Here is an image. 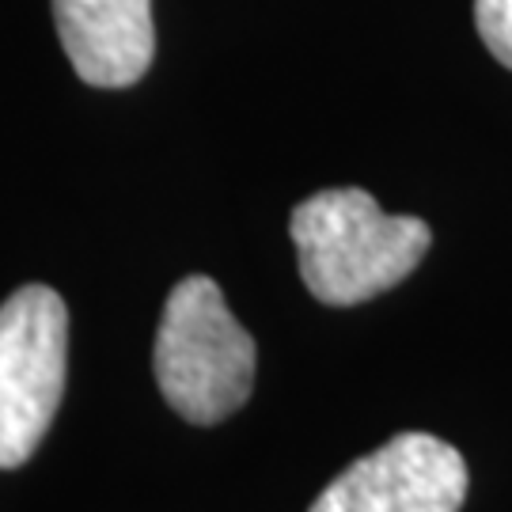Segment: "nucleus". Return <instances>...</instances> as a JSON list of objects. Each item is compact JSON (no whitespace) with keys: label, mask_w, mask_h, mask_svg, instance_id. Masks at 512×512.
Instances as JSON below:
<instances>
[{"label":"nucleus","mask_w":512,"mask_h":512,"mask_svg":"<svg viewBox=\"0 0 512 512\" xmlns=\"http://www.w3.org/2000/svg\"><path fill=\"white\" fill-rule=\"evenodd\" d=\"M308 293L353 308L395 289L418 270L433 232L421 217H391L361 186L319 190L289 217Z\"/></svg>","instance_id":"nucleus-1"},{"label":"nucleus","mask_w":512,"mask_h":512,"mask_svg":"<svg viewBox=\"0 0 512 512\" xmlns=\"http://www.w3.org/2000/svg\"><path fill=\"white\" fill-rule=\"evenodd\" d=\"M152 365L164 403L179 418L217 425L251 399L258 349L217 281L190 274L164 300Z\"/></svg>","instance_id":"nucleus-2"},{"label":"nucleus","mask_w":512,"mask_h":512,"mask_svg":"<svg viewBox=\"0 0 512 512\" xmlns=\"http://www.w3.org/2000/svg\"><path fill=\"white\" fill-rule=\"evenodd\" d=\"M69 372V308L50 285L0 304V471L23 467L50 433Z\"/></svg>","instance_id":"nucleus-3"},{"label":"nucleus","mask_w":512,"mask_h":512,"mask_svg":"<svg viewBox=\"0 0 512 512\" xmlns=\"http://www.w3.org/2000/svg\"><path fill=\"white\" fill-rule=\"evenodd\" d=\"M467 463L433 433H399L349 463L308 512H459Z\"/></svg>","instance_id":"nucleus-4"},{"label":"nucleus","mask_w":512,"mask_h":512,"mask_svg":"<svg viewBox=\"0 0 512 512\" xmlns=\"http://www.w3.org/2000/svg\"><path fill=\"white\" fill-rule=\"evenodd\" d=\"M54 23L76 76L92 88H129L152 65V0H54Z\"/></svg>","instance_id":"nucleus-5"},{"label":"nucleus","mask_w":512,"mask_h":512,"mask_svg":"<svg viewBox=\"0 0 512 512\" xmlns=\"http://www.w3.org/2000/svg\"><path fill=\"white\" fill-rule=\"evenodd\" d=\"M475 27L486 50L512 69V0H475Z\"/></svg>","instance_id":"nucleus-6"}]
</instances>
